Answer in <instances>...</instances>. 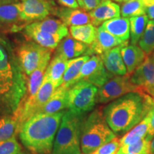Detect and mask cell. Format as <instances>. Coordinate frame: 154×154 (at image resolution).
I'll return each instance as SVG.
<instances>
[{"instance_id":"cell-14","label":"cell","mask_w":154,"mask_h":154,"mask_svg":"<svg viewBox=\"0 0 154 154\" xmlns=\"http://www.w3.org/2000/svg\"><path fill=\"white\" fill-rule=\"evenodd\" d=\"M88 47L87 44L75 39L71 36L64 37L56 49L55 55L64 58L67 60L86 55Z\"/></svg>"},{"instance_id":"cell-28","label":"cell","mask_w":154,"mask_h":154,"mask_svg":"<svg viewBox=\"0 0 154 154\" xmlns=\"http://www.w3.org/2000/svg\"><path fill=\"white\" fill-rule=\"evenodd\" d=\"M19 131V120L14 114L0 119V141L16 138Z\"/></svg>"},{"instance_id":"cell-13","label":"cell","mask_w":154,"mask_h":154,"mask_svg":"<svg viewBox=\"0 0 154 154\" xmlns=\"http://www.w3.org/2000/svg\"><path fill=\"white\" fill-rule=\"evenodd\" d=\"M128 42V41L122 42L100 26L97 29V34L95 40L91 45H89L86 55L100 56L108 50L123 45Z\"/></svg>"},{"instance_id":"cell-36","label":"cell","mask_w":154,"mask_h":154,"mask_svg":"<svg viewBox=\"0 0 154 154\" xmlns=\"http://www.w3.org/2000/svg\"><path fill=\"white\" fill-rule=\"evenodd\" d=\"M149 114L150 116V127L146 138H147L148 140H151L152 141V140H153L154 137V99L153 103H152Z\"/></svg>"},{"instance_id":"cell-40","label":"cell","mask_w":154,"mask_h":154,"mask_svg":"<svg viewBox=\"0 0 154 154\" xmlns=\"http://www.w3.org/2000/svg\"><path fill=\"white\" fill-rule=\"evenodd\" d=\"M151 151L152 154H154V137L153 138L151 141Z\"/></svg>"},{"instance_id":"cell-18","label":"cell","mask_w":154,"mask_h":154,"mask_svg":"<svg viewBox=\"0 0 154 154\" xmlns=\"http://www.w3.org/2000/svg\"><path fill=\"white\" fill-rule=\"evenodd\" d=\"M53 14L62 21L66 26H81L91 22L89 13L83 9H70L67 7H56Z\"/></svg>"},{"instance_id":"cell-9","label":"cell","mask_w":154,"mask_h":154,"mask_svg":"<svg viewBox=\"0 0 154 154\" xmlns=\"http://www.w3.org/2000/svg\"><path fill=\"white\" fill-rule=\"evenodd\" d=\"M113 76H115L110 74L105 68L101 57L93 55L83 65L75 84L81 81H85L100 88Z\"/></svg>"},{"instance_id":"cell-15","label":"cell","mask_w":154,"mask_h":154,"mask_svg":"<svg viewBox=\"0 0 154 154\" xmlns=\"http://www.w3.org/2000/svg\"><path fill=\"white\" fill-rule=\"evenodd\" d=\"M51 53L52 52H50L46 56L38 68L29 76V78L26 82V95H25V97L21 100V101L29 102L36 96L43 83L45 72L49 63Z\"/></svg>"},{"instance_id":"cell-25","label":"cell","mask_w":154,"mask_h":154,"mask_svg":"<svg viewBox=\"0 0 154 154\" xmlns=\"http://www.w3.org/2000/svg\"><path fill=\"white\" fill-rule=\"evenodd\" d=\"M68 61L64 58L54 55L52 60L48 65L44 78L52 82L56 88L61 85V80L68 64Z\"/></svg>"},{"instance_id":"cell-33","label":"cell","mask_w":154,"mask_h":154,"mask_svg":"<svg viewBox=\"0 0 154 154\" xmlns=\"http://www.w3.org/2000/svg\"><path fill=\"white\" fill-rule=\"evenodd\" d=\"M21 151L22 147L16 138L0 141V154H19Z\"/></svg>"},{"instance_id":"cell-29","label":"cell","mask_w":154,"mask_h":154,"mask_svg":"<svg viewBox=\"0 0 154 154\" xmlns=\"http://www.w3.org/2000/svg\"><path fill=\"white\" fill-rule=\"evenodd\" d=\"M129 21L131 44L136 45L146 29L149 18L146 14H144L142 16L131 17Z\"/></svg>"},{"instance_id":"cell-17","label":"cell","mask_w":154,"mask_h":154,"mask_svg":"<svg viewBox=\"0 0 154 154\" xmlns=\"http://www.w3.org/2000/svg\"><path fill=\"white\" fill-rule=\"evenodd\" d=\"M91 24L99 26L101 23L109 19L119 17L121 8L118 4L111 0H102L99 5L89 12Z\"/></svg>"},{"instance_id":"cell-12","label":"cell","mask_w":154,"mask_h":154,"mask_svg":"<svg viewBox=\"0 0 154 154\" xmlns=\"http://www.w3.org/2000/svg\"><path fill=\"white\" fill-rule=\"evenodd\" d=\"M131 82L140 88V91L148 94L154 88V54L149 55L143 62L131 74Z\"/></svg>"},{"instance_id":"cell-11","label":"cell","mask_w":154,"mask_h":154,"mask_svg":"<svg viewBox=\"0 0 154 154\" xmlns=\"http://www.w3.org/2000/svg\"><path fill=\"white\" fill-rule=\"evenodd\" d=\"M26 25L21 19L19 2L0 6V32H17Z\"/></svg>"},{"instance_id":"cell-19","label":"cell","mask_w":154,"mask_h":154,"mask_svg":"<svg viewBox=\"0 0 154 154\" xmlns=\"http://www.w3.org/2000/svg\"><path fill=\"white\" fill-rule=\"evenodd\" d=\"M22 31L24 35L29 38V40L35 42L42 47L51 50L57 49L60 42L64 38L59 34H54L34 29L29 27L27 25L23 29Z\"/></svg>"},{"instance_id":"cell-44","label":"cell","mask_w":154,"mask_h":154,"mask_svg":"<svg viewBox=\"0 0 154 154\" xmlns=\"http://www.w3.org/2000/svg\"><path fill=\"white\" fill-rule=\"evenodd\" d=\"M128 1H131V0H122V2H126Z\"/></svg>"},{"instance_id":"cell-27","label":"cell","mask_w":154,"mask_h":154,"mask_svg":"<svg viewBox=\"0 0 154 154\" xmlns=\"http://www.w3.org/2000/svg\"><path fill=\"white\" fill-rule=\"evenodd\" d=\"M97 29L91 23L81 26H72L69 27V32L71 36L81 42L91 45L95 40Z\"/></svg>"},{"instance_id":"cell-42","label":"cell","mask_w":154,"mask_h":154,"mask_svg":"<svg viewBox=\"0 0 154 154\" xmlns=\"http://www.w3.org/2000/svg\"><path fill=\"white\" fill-rule=\"evenodd\" d=\"M19 154H32V153H29V152L26 151H21L20 153H19Z\"/></svg>"},{"instance_id":"cell-35","label":"cell","mask_w":154,"mask_h":154,"mask_svg":"<svg viewBox=\"0 0 154 154\" xmlns=\"http://www.w3.org/2000/svg\"><path fill=\"white\" fill-rule=\"evenodd\" d=\"M102 0H77L79 7L84 11H91L97 7Z\"/></svg>"},{"instance_id":"cell-26","label":"cell","mask_w":154,"mask_h":154,"mask_svg":"<svg viewBox=\"0 0 154 154\" xmlns=\"http://www.w3.org/2000/svg\"><path fill=\"white\" fill-rule=\"evenodd\" d=\"M150 127V116L148 113L147 116L142 120L139 124L134 127L130 131L127 132L126 134L120 139V146H124L129 145L140 140L143 139L147 136Z\"/></svg>"},{"instance_id":"cell-8","label":"cell","mask_w":154,"mask_h":154,"mask_svg":"<svg viewBox=\"0 0 154 154\" xmlns=\"http://www.w3.org/2000/svg\"><path fill=\"white\" fill-rule=\"evenodd\" d=\"M131 75L115 76L103 84L98 90L97 101L99 103H109L121 96L131 92H140L137 86L132 84Z\"/></svg>"},{"instance_id":"cell-38","label":"cell","mask_w":154,"mask_h":154,"mask_svg":"<svg viewBox=\"0 0 154 154\" xmlns=\"http://www.w3.org/2000/svg\"><path fill=\"white\" fill-rule=\"evenodd\" d=\"M146 14L150 20H154V4L146 7Z\"/></svg>"},{"instance_id":"cell-10","label":"cell","mask_w":154,"mask_h":154,"mask_svg":"<svg viewBox=\"0 0 154 154\" xmlns=\"http://www.w3.org/2000/svg\"><path fill=\"white\" fill-rule=\"evenodd\" d=\"M21 19L26 24L53 14L56 7L52 0H20Z\"/></svg>"},{"instance_id":"cell-20","label":"cell","mask_w":154,"mask_h":154,"mask_svg":"<svg viewBox=\"0 0 154 154\" xmlns=\"http://www.w3.org/2000/svg\"><path fill=\"white\" fill-rule=\"evenodd\" d=\"M121 56L127 69V74H131L143 62L146 58V53L139 46L128 44L123 46Z\"/></svg>"},{"instance_id":"cell-21","label":"cell","mask_w":154,"mask_h":154,"mask_svg":"<svg viewBox=\"0 0 154 154\" xmlns=\"http://www.w3.org/2000/svg\"><path fill=\"white\" fill-rule=\"evenodd\" d=\"M68 89L61 86L58 87L47 103L36 114H53L68 109Z\"/></svg>"},{"instance_id":"cell-43","label":"cell","mask_w":154,"mask_h":154,"mask_svg":"<svg viewBox=\"0 0 154 154\" xmlns=\"http://www.w3.org/2000/svg\"><path fill=\"white\" fill-rule=\"evenodd\" d=\"M113 1L117 2H122V0H113Z\"/></svg>"},{"instance_id":"cell-1","label":"cell","mask_w":154,"mask_h":154,"mask_svg":"<svg viewBox=\"0 0 154 154\" xmlns=\"http://www.w3.org/2000/svg\"><path fill=\"white\" fill-rule=\"evenodd\" d=\"M153 99L143 91L128 93L104 107L103 116L116 134L127 133L147 116Z\"/></svg>"},{"instance_id":"cell-16","label":"cell","mask_w":154,"mask_h":154,"mask_svg":"<svg viewBox=\"0 0 154 154\" xmlns=\"http://www.w3.org/2000/svg\"><path fill=\"white\" fill-rule=\"evenodd\" d=\"M126 43L108 50L100 55L105 68L113 76H124L127 74V69L121 56V49Z\"/></svg>"},{"instance_id":"cell-22","label":"cell","mask_w":154,"mask_h":154,"mask_svg":"<svg viewBox=\"0 0 154 154\" xmlns=\"http://www.w3.org/2000/svg\"><path fill=\"white\" fill-rule=\"evenodd\" d=\"M27 26L36 30L54 34H59L63 37L69 36V29L67 26L59 19L47 17L42 20L30 23Z\"/></svg>"},{"instance_id":"cell-7","label":"cell","mask_w":154,"mask_h":154,"mask_svg":"<svg viewBox=\"0 0 154 154\" xmlns=\"http://www.w3.org/2000/svg\"><path fill=\"white\" fill-rule=\"evenodd\" d=\"M14 51L24 74L30 76L38 68L46 56L52 52V50L28 39L19 45Z\"/></svg>"},{"instance_id":"cell-5","label":"cell","mask_w":154,"mask_h":154,"mask_svg":"<svg viewBox=\"0 0 154 154\" xmlns=\"http://www.w3.org/2000/svg\"><path fill=\"white\" fill-rule=\"evenodd\" d=\"M116 137L103 116V112L95 110L83 122L81 134V149L90 154Z\"/></svg>"},{"instance_id":"cell-24","label":"cell","mask_w":154,"mask_h":154,"mask_svg":"<svg viewBox=\"0 0 154 154\" xmlns=\"http://www.w3.org/2000/svg\"><path fill=\"white\" fill-rule=\"evenodd\" d=\"M90 56L84 55L68 61V64L63 74L60 86L69 88L75 84L77 76L81 72L83 65L89 59Z\"/></svg>"},{"instance_id":"cell-34","label":"cell","mask_w":154,"mask_h":154,"mask_svg":"<svg viewBox=\"0 0 154 154\" xmlns=\"http://www.w3.org/2000/svg\"><path fill=\"white\" fill-rule=\"evenodd\" d=\"M120 147V139L116 137L90 154H117Z\"/></svg>"},{"instance_id":"cell-3","label":"cell","mask_w":154,"mask_h":154,"mask_svg":"<svg viewBox=\"0 0 154 154\" xmlns=\"http://www.w3.org/2000/svg\"><path fill=\"white\" fill-rule=\"evenodd\" d=\"M15 51L8 40L0 34V97L14 101L17 107L26 91V83Z\"/></svg>"},{"instance_id":"cell-45","label":"cell","mask_w":154,"mask_h":154,"mask_svg":"<svg viewBox=\"0 0 154 154\" xmlns=\"http://www.w3.org/2000/svg\"><path fill=\"white\" fill-rule=\"evenodd\" d=\"M2 5V2H1V0H0V6Z\"/></svg>"},{"instance_id":"cell-30","label":"cell","mask_w":154,"mask_h":154,"mask_svg":"<svg viewBox=\"0 0 154 154\" xmlns=\"http://www.w3.org/2000/svg\"><path fill=\"white\" fill-rule=\"evenodd\" d=\"M146 6L143 0H131L124 2L121 8V14L125 18L142 16L146 14Z\"/></svg>"},{"instance_id":"cell-41","label":"cell","mask_w":154,"mask_h":154,"mask_svg":"<svg viewBox=\"0 0 154 154\" xmlns=\"http://www.w3.org/2000/svg\"><path fill=\"white\" fill-rule=\"evenodd\" d=\"M147 94H149V95L151 96V97L154 98V88H152L151 90H150V91H149V92H148Z\"/></svg>"},{"instance_id":"cell-32","label":"cell","mask_w":154,"mask_h":154,"mask_svg":"<svg viewBox=\"0 0 154 154\" xmlns=\"http://www.w3.org/2000/svg\"><path fill=\"white\" fill-rule=\"evenodd\" d=\"M151 140L145 138L136 143L121 146L117 154H147L151 152Z\"/></svg>"},{"instance_id":"cell-37","label":"cell","mask_w":154,"mask_h":154,"mask_svg":"<svg viewBox=\"0 0 154 154\" xmlns=\"http://www.w3.org/2000/svg\"><path fill=\"white\" fill-rule=\"evenodd\" d=\"M61 6L70 9H78L79 7L77 0H57Z\"/></svg>"},{"instance_id":"cell-2","label":"cell","mask_w":154,"mask_h":154,"mask_svg":"<svg viewBox=\"0 0 154 154\" xmlns=\"http://www.w3.org/2000/svg\"><path fill=\"white\" fill-rule=\"evenodd\" d=\"M65 111L53 114H35L29 119L19 130L23 145L36 154H51L55 135Z\"/></svg>"},{"instance_id":"cell-31","label":"cell","mask_w":154,"mask_h":154,"mask_svg":"<svg viewBox=\"0 0 154 154\" xmlns=\"http://www.w3.org/2000/svg\"><path fill=\"white\" fill-rule=\"evenodd\" d=\"M138 44L146 55L149 56L153 54L154 51V20H149L146 29Z\"/></svg>"},{"instance_id":"cell-6","label":"cell","mask_w":154,"mask_h":154,"mask_svg":"<svg viewBox=\"0 0 154 154\" xmlns=\"http://www.w3.org/2000/svg\"><path fill=\"white\" fill-rule=\"evenodd\" d=\"M98 88L91 83L81 81L68 89V109L84 115L94 109L97 101Z\"/></svg>"},{"instance_id":"cell-23","label":"cell","mask_w":154,"mask_h":154,"mask_svg":"<svg viewBox=\"0 0 154 154\" xmlns=\"http://www.w3.org/2000/svg\"><path fill=\"white\" fill-rule=\"evenodd\" d=\"M101 26L122 42H127L129 39L130 21L128 18L119 17L109 19L103 22Z\"/></svg>"},{"instance_id":"cell-4","label":"cell","mask_w":154,"mask_h":154,"mask_svg":"<svg viewBox=\"0 0 154 154\" xmlns=\"http://www.w3.org/2000/svg\"><path fill=\"white\" fill-rule=\"evenodd\" d=\"M84 115L65 111L56 135L51 154H82L81 134Z\"/></svg>"},{"instance_id":"cell-39","label":"cell","mask_w":154,"mask_h":154,"mask_svg":"<svg viewBox=\"0 0 154 154\" xmlns=\"http://www.w3.org/2000/svg\"><path fill=\"white\" fill-rule=\"evenodd\" d=\"M2 5H9V4H14L20 2V0H1Z\"/></svg>"}]
</instances>
